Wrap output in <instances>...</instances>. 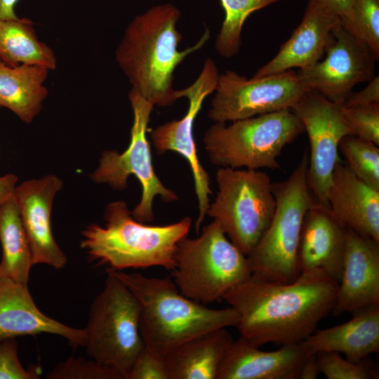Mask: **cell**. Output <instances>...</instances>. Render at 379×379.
<instances>
[{"mask_svg": "<svg viewBox=\"0 0 379 379\" xmlns=\"http://www.w3.org/2000/svg\"><path fill=\"white\" fill-rule=\"evenodd\" d=\"M338 282L321 270L278 283L252 274L223 298L237 312L240 336L260 347L300 343L333 310Z\"/></svg>", "mask_w": 379, "mask_h": 379, "instance_id": "1", "label": "cell"}, {"mask_svg": "<svg viewBox=\"0 0 379 379\" xmlns=\"http://www.w3.org/2000/svg\"><path fill=\"white\" fill-rule=\"evenodd\" d=\"M180 15L170 3L151 7L130 22L115 51L116 61L132 88L159 107L170 106L179 98L173 88L175 68L210 37L206 29L196 44L178 51L182 36L176 25Z\"/></svg>", "mask_w": 379, "mask_h": 379, "instance_id": "2", "label": "cell"}, {"mask_svg": "<svg viewBox=\"0 0 379 379\" xmlns=\"http://www.w3.org/2000/svg\"><path fill=\"white\" fill-rule=\"evenodd\" d=\"M112 271L139 302V328L144 344L163 355L189 339L217 328L236 326L238 322L233 307L213 309L190 299L169 277Z\"/></svg>", "mask_w": 379, "mask_h": 379, "instance_id": "3", "label": "cell"}, {"mask_svg": "<svg viewBox=\"0 0 379 379\" xmlns=\"http://www.w3.org/2000/svg\"><path fill=\"white\" fill-rule=\"evenodd\" d=\"M104 220V227L93 223L81 232L80 246L91 261L114 271L153 266L171 271L178 244L192 225L188 216L166 225L140 222L124 201L107 204Z\"/></svg>", "mask_w": 379, "mask_h": 379, "instance_id": "4", "label": "cell"}, {"mask_svg": "<svg viewBox=\"0 0 379 379\" xmlns=\"http://www.w3.org/2000/svg\"><path fill=\"white\" fill-rule=\"evenodd\" d=\"M308 164L305 149L286 180L272 182L276 208L267 230L246 256L252 274L278 283L291 282L300 275L297 253L302 223L315 201L307 180Z\"/></svg>", "mask_w": 379, "mask_h": 379, "instance_id": "5", "label": "cell"}, {"mask_svg": "<svg viewBox=\"0 0 379 379\" xmlns=\"http://www.w3.org/2000/svg\"><path fill=\"white\" fill-rule=\"evenodd\" d=\"M171 272L179 291L202 304L223 299L251 275L246 255L215 220L197 238L178 242Z\"/></svg>", "mask_w": 379, "mask_h": 379, "instance_id": "6", "label": "cell"}, {"mask_svg": "<svg viewBox=\"0 0 379 379\" xmlns=\"http://www.w3.org/2000/svg\"><path fill=\"white\" fill-rule=\"evenodd\" d=\"M305 132L291 109L226 123L214 122L205 132L204 149L220 168L258 170L280 168L277 158L284 147Z\"/></svg>", "mask_w": 379, "mask_h": 379, "instance_id": "7", "label": "cell"}, {"mask_svg": "<svg viewBox=\"0 0 379 379\" xmlns=\"http://www.w3.org/2000/svg\"><path fill=\"white\" fill-rule=\"evenodd\" d=\"M140 312L133 293L107 270L104 288L93 301L84 328V347L91 359L118 371L124 379L144 345Z\"/></svg>", "mask_w": 379, "mask_h": 379, "instance_id": "8", "label": "cell"}, {"mask_svg": "<svg viewBox=\"0 0 379 379\" xmlns=\"http://www.w3.org/2000/svg\"><path fill=\"white\" fill-rule=\"evenodd\" d=\"M215 180L218 191L206 215L220 225L228 239L247 256L274 213L276 201L270 178L258 170L220 168Z\"/></svg>", "mask_w": 379, "mask_h": 379, "instance_id": "9", "label": "cell"}, {"mask_svg": "<svg viewBox=\"0 0 379 379\" xmlns=\"http://www.w3.org/2000/svg\"><path fill=\"white\" fill-rule=\"evenodd\" d=\"M128 100L133 113L130 144L122 153L103 151L90 178L96 183L107 184L113 190L122 191L127 188L128 177L135 175L142 185V197L131 215L137 221L147 224L154 220V197L173 202L178 197L161 182L153 168L147 131L154 105L133 88L128 93Z\"/></svg>", "mask_w": 379, "mask_h": 379, "instance_id": "10", "label": "cell"}, {"mask_svg": "<svg viewBox=\"0 0 379 379\" xmlns=\"http://www.w3.org/2000/svg\"><path fill=\"white\" fill-rule=\"evenodd\" d=\"M306 91L293 69L250 79L227 70L219 74L208 117L226 123L292 109Z\"/></svg>", "mask_w": 379, "mask_h": 379, "instance_id": "11", "label": "cell"}, {"mask_svg": "<svg viewBox=\"0 0 379 379\" xmlns=\"http://www.w3.org/2000/svg\"><path fill=\"white\" fill-rule=\"evenodd\" d=\"M302 121L310 141L307 180L315 201L328 208L327 191L339 157V144L352 135L340 105L307 90L291 109Z\"/></svg>", "mask_w": 379, "mask_h": 379, "instance_id": "12", "label": "cell"}, {"mask_svg": "<svg viewBox=\"0 0 379 379\" xmlns=\"http://www.w3.org/2000/svg\"><path fill=\"white\" fill-rule=\"evenodd\" d=\"M219 74L215 62L209 58L206 59L194 82L187 88L178 91L179 98L185 96L189 100L185 115L180 119L166 122L150 131L152 144L159 154L175 152L183 157L190 166L199 204V215L195 222L197 234H199L206 215L210 204L209 196L212 192L209 175L198 159L193 124L204 100L215 91Z\"/></svg>", "mask_w": 379, "mask_h": 379, "instance_id": "13", "label": "cell"}, {"mask_svg": "<svg viewBox=\"0 0 379 379\" xmlns=\"http://www.w3.org/2000/svg\"><path fill=\"white\" fill-rule=\"evenodd\" d=\"M378 59L362 42L338 24L323 58L312 67L300 70L298 77L307 90L342 105L353 88L375 75Z\"/></svg>", "mask_w": 379, "mask_h": 379, "instance_id": "14", "label": "cell"}, {"mask_svg": "<svg viewBox=\"0 0 379 379\" xmlns=\"http://www.w3.org/2000/svg\"><path fill=\"white\" fill-rule=\"evenodd\" d=\"M62 181L55 175L32 179L16 185L13 197L27 236L32 263L45 264L59 270L67 256L56 243L51 229V214Z\"/></svg>", "mask_w": 379, "mask_h": 379, "instance_id": "15", "label": "cell"}, {"mask_svg": "<svg viewBox=\"0 0 379 379\" xmlns=\"http://www.w3.org/2000/svg\"><path fill=\"white\" fill-rule=\"evenodd\" d=\"M340 23L338 16L314 0H307L302 19L277 55L260 67L253 77L258 78L293 68L305 70L325 55L333 30Z\"/></svg>", "mask_w": 379, "mask_h": 379, "instance_id": "16", "label": "cell"}, {"mask_svg": "<svg viewBox=\"0 0 379 379\" xmlns=\"http://www.w3.org/2000/svg\"><path fill=\"white\" fill-rule=\"evenodd\" d=\"M379 304V241L347 229L342 276L332 313L335 316Z\"/></svg>", "mask_w": 379, "mask_h": 379, "instance_id": "17", "label": "cell"}, {"mask_svg": "<svg viewBox=\"0 0 379 379\" xmlns=\"http://www.w3.org/2000/svg\"><path fill=\"white\" fill-rule=\"evenodd\" d=\"M44 333L65 338L74 347L84 345V328L70 327L48 317L36 305L27 285L0 275V343Z\"/></svg>", "mask_w": 379, "mask_h": 379, "instance_id": "18", "label": "cell"}, {"mask_svg": "<svg viewBox=\"0 0 379 379\" xmlns=\"http://www.w3.org/2000/svg\"><path fill=\"white\" fill-rule=\"evenodd\" d=\"M347 229L316 201L306 211L298 247L300 272L321 270L340 281Z\"/></svg>", "mask_w": 379, "mask_h": 379, "instance_id": "19", "label": "cell"}, {"mask_svg": "<svg viewBox=\"0 0 379 379\" xmlns=\"http://www.w3.org/2000/svg\"><path fill=\"white\" fill-rule=\"evenodd\" d=\"M309 354L300 343L266 352L239 336L227 350L216 379H299Z\"/></svg>", "mask_w": 379, "mask_h": 379, "instance_id": "20", "label": "cell"}, {"mask_svg": "<svg viewBox=\"0 0 379 379\" xmlns=\"http://www.w3.org/2000/svg\"><path fill=\"white\" fill-rule=\"evenodd\" d=\"M327 202L343 227L379 241V191L359 180L341 159L333 171Z\"/></svg>", "mask_w": 379, "mask_h": 379, "instance_id": "21", "label": "cell"}, {"mask_svg": "<svg viewBox=\"0 0 379 379\" xmlns=\"http://www.w3.org/2000/svg\"><path fill=\"white\" fill-rule=\"evenodd\" d=\"M347 322L326 329L315 330L300 343L310 354L330 351L343 354L358 363L379 352V304L351 312Z\"/></svg>", "mask_w": 379, "mask_h": 379, "instance_id": "22", "label": "cell"}, {"mask_svg": "<svg viewBox=\"0 0 379 379\" xmlns=\"http://www.w3.org/2000/svg\"><path fill=\"white\" fill-rule=\"evenodd\" d=\"M234 342L225 328L201 334L169 351V379H216L219 367Z\"/></svg>", "mask_w": 379, "mask_h": 379, "instance_id": "23", "label": "cell"}, {"mask_svg": "<svg viewBox=\"0 0 379 379\" xmlns=\"http://www.w3.org/2000/svg\"><path fill=\"white\" fill-rule=\"evenodd\" d=\"M49 71L39 65L12 67L0 62V109L7 108L22 122L31 124L48 94L44 83Z\"/></svg>", "mask_w": 379, "mask_h": 379, "instance_id": "24", "label": "cell"}, {"mask_svg": "<svg viewBox=\"0 0 379 379\" xmlns=\"http://www.w3.org/2000/svg\"><path fill=\"white\" fill-rule=\"evenodd\" d=\"M0 62L12 67L39 65L50 71L57 66L53 50L39 39L33 22L19 17L0 19Z\"/></svg>", "mask_w": 379, "mask_h": 379, "instance_id": "25", "label": "cell"}, {"mask_svg": "<svg viewBox=\"0 0 379 379\" xmlns=\"http://www.w3.org/2000/svg\"><path fill=\"white\" fill-rule=\"evenodd\" d=\"M0 275L27 285L33 265L29 241L12 195L0 206Z\"/></svg>", "mask_w": 379, "mask_h": 379, "instance_id": "26", "label": "cell"}, {"mask_svg": "<svg viewBox=\"0 0 379 379\" xmlns=\"http://www.w3.org/2000/svg\"><path fill=\"white\" fill-rule=\"evenodd\" d=\"M220 1L225 17L215 39V49L220 56L230 58L239 53L242 28L248 17L280 0Z\"/></svg>", "mask_w": 379, "mask_h": 379, "instance_id": "27", "label": "cell"}, {"mask_svg": "<svg viewBox=\"0 0 379 379\" xmlns=\"http://www.w3.org/2000/svg\"><path fill=\"white\" fill-rule=\"evenodd\" d=\"M343 28L379 58V0H353L340 18Z\"/></svg>", "mask_w": 379, "mask_h": 379, "instance_id": "28", "label": "cell"}, {"mask_svg": "<svg viewBox=\"0 0 379 379\" xmlns=\"http://www.w3.org/2000/svg\"><path fill=\"white\" fill-rule=\"evenodd\" d=\"M339 150L352 172L365 184L379 191V147L353 135L345 136Z\"/></svg>", "mask_w": 379, "mask_h": 379, "instance_id": "29", "label": "cell"}, {"mask_svg": "<svg viewBox=\"0 0 379 379\" xmlns=\"http://www.w3.org/2000/svg\"><path fill=\"white\" fill-rule=\"evenodd\" d=\"M319 372L327 379H375L378 371L367 359L354 363L343 358L340 353L324 351L316 353Z\"/></svg>", "mask_w": 379, "mask_h": 379, "instance_id": "30", "label": "cell"}, {"mask_svg": "<svg viewBox=\"0 0 379 379\" xmlns=\"http://www.w3.org/2000/svg\"><path fill=\"white\" fill-rule=\"evenodd\" d=\"M48 379H124L117 370L91 359L70 357L51 371Z\"/></svg>", "mask_w": 379, "mask_h": 379, "instance_id": "31", "label": "cell"}, {"mask_svg": "<svg viewBox=\"0 0 379 379\" xmlns=\"http://www.w3.org/2000/svg\"><path fill=\"white\" fill-rule=\"evenodd\" d=\"M340 110L352 135L379 146V105L356 107L340 105Z\"/></svg>", "mask_w": 379, "mask_h": 379, "instance_id": "32", "label": "cell"}, {"mask_svg": "<svg viewBox=\"0 0 379 379\" xmlns=\"http://www.w3.org/2000/svg\"><path fill=\"white\" fill-rule=\"evenodd\" d=\"M127 379H169L165 355L144 344L133 363Z\"/></svg>", "mask_w": 379, "mask_h": 379, "instance_id": "33", "label": "cell"}, {"mask_svg": "<svg viewBox=\"0 0 379 379\" xmlns=\"http://www.w3.org/2000/svg\"><path fill=\"white\" fill-rule=\"evenodd\" d=\"M38 371L25 369L18 355V343L15 338L0 343V379H36Z\"/></svg>", "mask_w": 379, "mask_h": 379, "instance_id": "34", "label": "cell"}, {"mask_svg": "<svg viewBox=\"0 0 379 379\" xmlns=\"http://www.w3.org/2000/svg\"><path fill=\"white\" fill-rule=\"evenodd\" d=\"M379 105V77L375 75L367 86L357 92H352L342 106L347 107H368Z\"/></svg>", "mask_w": 379, "mask_h": 379, "instance_id": "35", "label": "cell"}, {"mask_svg": "<svg viewBox=\"0 0 379 379\" xmlns=\"http://www.w3.org/2000/svg\"><path fill=\"white\" fill-rule=\"evenodd\" d=\"M18 177L13 173L0 176V206L13 194Z\"/></svg>", "mask_w": 379, "mask_h": 379, "instance_id": "36", "label": "cell"}, {"mask_svg": "<svg viewBox=\"0 0 379 379\" xmlns=\"http://www.w3.org/2000/svg\"><path fill=\"white\" fill-rule=\"evenodd\" d=\"M319 373L316 354H309L302 365L299 379H316Z\"/></svg>", "mask_w": 379, "mask_h": 379, "instance_id": "37", "label": "cell"}, {"mask_svg": "<svg viewBox=\"0 0 379 379\" xmlns=\"http://www.w3.org/2000/svg\"><path fill=\"white\" fill-rule=\"evenodd\" d=\"M340 18L351 7L353 0H314Z\"/></svg>", "mask_w": 379, "mask_h": 379, "instance_id": "38", "label": "cell"}, {"mask_svg": "<svg viewBox=\"0 0 379 379\" xmlns=\"http://www.w3.org/2000/svg\"><path fill=\"white\" fill-rule=\"evenodd\" d=\"M20 0H0V19H15L18 18L15 8Z\"/></svg>", "mask_w": 379, "mask_h": 379, "instance_id": "39", "label": "cell"}]
</instances>
